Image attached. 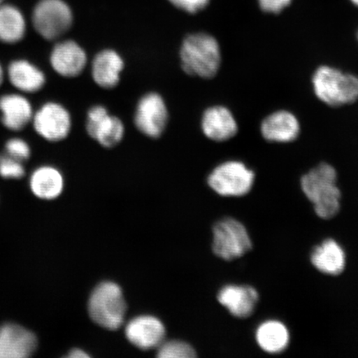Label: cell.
<instances>
[{
  "label": "cell",
  "mask_w": 358,
  "mask_h": 358,
  "mask_svg": "<svg viewBox=\"0 0 358 358\" xmlns=\"http://www.w3.org/2000/svg\"><path fill=\"white\" fill-rule=\"evenodd\" d=\"M165 334L166 330L162 322L150 315L134 317L125 328L129 341L142 350L158 348L164 341Z\"/></svg>",
  "instance_id": "13"
},
{
  "label": "cell",
  "mask_w": 358,
  "mask_h": 358,
  "mask_svg": "<svg viewBox=\"0 0 358 358\" xmlns=\"http://www.w3.org/2000/svg\"><path fill=\"white\" fill-rule=\"evenodd\" d=\"M4 153L24 163L29 159L31 150L28 143L22 138H13L6 142Z\"/></svg>",
  "instance_id": "26"
},
{
  "label": "cell",
  "mask_w": 358,
  "mask_h": 358,
  "mask_svg": "<svg viewBox=\"0 0 358 358\" xmlns=\"http://www.w3.org/2000/svg\"><path fill=\"white\" fill-rule=\"evenodd\" d=\"M178 10L195 15L207 8L210 0H169Z\"/></svg>",
  "instance_id": "27"
},
{
  "label": "cell",
  "mask_w": 358,
  "mask_h": 358,
  "mask_svg": "<svg viewBox=\"0 0 358 358\" xmlns=\"http://www.w3.org/2000/svg\"><path fill=\"white\" fill-rule=\"evenodd\" d=\"M265 140L275 143L292 142L301 132V125L294 114L287 110H278L268 115L261 127Z\"/></svg>",
  "instance_id": "17"
},
{
  "label": "cell",
  "mask_w": 358,
  "mask_h": 358,
  "mask_svg": "<svg viewBox=\"0 0 358 358\" xmlns=\"http://www.w3.org/2000/svg\"><path fill=\"white\" fill-rule=\"evenodd\" d=\"M124 69V61L118 52L103 49L93 58L92 77L98 87L110 90L118 86Z\"/></svg>",
  "instance_id": "16"
},
{
  "label": "cell",
  "mask_w": 358,
  "mask_h": 358,
  "mask_svg": "<svg viewBox=\"0 0 358 358\" xmlns=\"http://www.w3.org/2000/svg\"><path fill=\"white\" fill-rule=\"evenodd\" d=\"M248 229L235 218L227 217L213 227V252L224 261L238 259L252 249Z\"/></svg>",
  "instance_id": "5"
},
{
  "label": "cell",
  "mask_w": 358,
  "mask_h": 358,
  "mask_svg": "<svg viewBox=\"0 0 358 358\" xmlns=\"http://www.w3.org/2000/svg\"><path fill=\"white\" fill-rule=\"evenodd\" d=\"M34 127L38 136L48 141L65 140L73 127V120L66 107L57 102H47L33 117Z\"/></svg>",
  "instance_id": "10"
},
{
  "label": "cell",
  "mask_w": 358,
  "mask_h": 358,
  "mask_svg": "<svg viewBox=\"0 0 358 358\" xmlns=\"http://www.w3.org/2000/svg\"><path fill=\"white\" fill-rule=\"evenodd\" d=\"M64 180L59 170L52 166H42L35 170L30 178V189L38 198L55 199L64 190Z\"/></svg>",
  "instance_id": "21"
},
{
  "label": "cell",
  "mask_w": 358,
  "mask_h": 358,
  "mask_svg": "<svg viewBox=\"0 0 358 358\" xmlns=\"http://www.w3.org/2000/svg\"><path fill=\"white\" fill-rule=\"evenodd\" d=\"M287 327L278 320H267L258 327L256 340L264 352L275 355L284 352L289 343Z\"/></svg>",
  "instance_id": "22"
},
{
  "label": "cell",
  "mask_w": 358,
  "mask_h": 358,
  "mask_svg": "<svg viewBox=\"0 0 358 358\" xmlns=\"http://www.w3.org/2000/svg\"><path fill=\"white\" fill-rule=\"evenodd\" d=\"M169 122V110L162 96L157 92L145 94L138 100L134 124L148 138H158L164 133Z\"/></svg>",
  "instance_id": "8"
},
{
  "label": "cell",
  "mask_w": 358,
  "mask_h": 358,
  "mask_svg": "<svg viewBox=\"0 0 358 358\" xmlns=\"http://www.w3.org/2000/svg\"><path fill=\"white\" fill-rule=\"evenodd\" d=\"M258 2L264 12L279 13L288 7L292 0H258Z\"/></svg>",
  "instance_id": "28"
},
{
  "label": "cell",
  "mask_w": 358,
  "mask_h": 358,
  "mask_svg": "<svg viewBox=\"0 0 358 358\" xmlns=\"http://www.w3.org/2000/svg\"><path fill=\"white\" fill-rule=\"evenodd\" d=\"M310 261L323 274L338 275L345 270L346 254L338 241L329 238L313 250Z\"/></svg>",
  "instance_id": "19"
},
{
  "label": "cell",
  "mask_w": 358,
  "mask_h": 358,
  "mask_svg": "<svg viewBox=\"0 0 358 358\" xmlns=\"http://www.w3.org/2000/svg\"><path fill=\"white\" fill-rule=\"evenodd\" d=\"M8 78L19 91L35 93L46 83V77L41 69L27 60L13 61L8 67Z\"/></svg>",
  "instance_id": "20"
},
{
  "label": "cell",
  "mask_w": 358,
  "mask_h": 358,
  "mask_svg": "<svg viewBox=\"0 0 358 358\" xmlns=\"http://www.w3.org/2000/svg\"><path fill=\"white\" fill-rule=\"evenodd\" d=\"M26 34V21L22 13L11 4L0 6V42L15 44Z\"/></svg>",
  "instance_id": "23"
},
{
  "label": "cell",
  "mask_w": 358,
  "mask_h": 358,
  "mask_svg": "<svg viewBox=\"0 0 358 358\" xmlns=\"http://www.w3.org/2000/svg\"><path fill=\"white\" fill-rule=\"evenodd\" d=\"M258 291L250 285H228L219 291L217 301L237 319H248L256 310Z\"/></svg>",
  "instance_id": "14"
},
{
  "label": "cell",
  "mask_w": 358,
  "mask_h": 358,
  "mask_svg": "<svg viewBox=\"0 0 358 358\" xmlns=\"http://www.w3.org/2000/svg\"><path fill=\"white\" fill-rule=\"evenodd\" d=\"M201 129L209 140L224 142L236 136L238 131V125L229 109L222 106H215L203 112Z\"/></svg>",
  "instance_id": "15"
},
{
  "label": "cell",
  "mask_w": 358,
  "mask_h": 358,
  "mask_svg": "<svg viewBox=\"0 0 358 358\" xmlns=\"http://www.w3.org/2000/svg\"><path fill=\"white\" fill-rule=\"evenodd\" d=\"M338 173L327 163H321L301 178L303 194L311 201L317 216L329 220L341 208V191L337 185Z\"/></svg>",
  "instance_id": "1"
},
{
  "label": "cell",
  "mask_w": 358,
  "mask_h": 358,
  "mask_svg": "<svg viewBox=\"0 0 358 358\" xmlns=\"http://www.w3.org/2000/svg\"><path fill=\"white\" fill-rule=\"evenodd\" d=\"M0 112L3 127L13 131H21L34 117L32 105L20 94L0 96Z\"/></svg>",
  "instance_id": "18"
},
{
  "label": "cell",
  "mask_w": 358,
  "mask_h": 358,
  "mask_svg": "<svg viewBox=\"0 0 358 358\" xmlns=\"http://www.w3.org/2000/svg\"><path fill=\"white\" fill-rule=\"evenodd\" d=\"M37 33L48 41L59 39L73 24V13L64 0H40L32 17Z\"/></svg>",
  "instance_id": "6"
},
{
  "label": "cell",
  "mask_w": 358,
  "mask_h": 358,
  "mask_svg": "<svg viewBox=\"0 0 358 358\" xmlns=\"http://www.w3.org/2000/svg\"><path fill=\"white\" fill-rule=\"evenodd\" d=\"M313 91L326 105L338 107L358 101V77L334 67L322 66L312 79Z\"/></svg>",
  "instance_id": "3"
},
{
  "label": "cell",
  "mask_w": 358,
  "mask_h": 358,
  "mask_svg": "<svg viewBox=\"0 0 358 358\" xmlns=\"http://www.w3.org/2000/svg\"><path fill=\"white\" fill-rule=\"evenodd\" d=\"M67 357L71 358H83V357H89L90 356L87 355L86 352L83 350H80V349H73L69 352V355Z\"/></svg>",
  "instance_id": "29"
},
{
  "label": "cell",
  "mask_w": 358,
  "mask_h": 358,
  "mask_svg": "<svg viewBox=\"0 0 358 358\" xmlns=\"http://www.w3.org/2000/svg\"><path fill=\"white\" fill-rule=\"evenodd\" d=\"M25 176L22 162L6 153L0 155V176L7 179H20Z\"/></svg>",
  "instance_id": "25"
},
{
  "label": "cell",
  "mask_w": 358,
  "mask_h": 358,
  "mask_svg": "<svg viewBox=\"0 0 358 358\" xmlns=\"http://www.w3.org/2000/svg\"><path fill=\"white\" fill-rule=\"evenodd\" d=\"M87 133L101 146L111 149L122 141L125 128L122 120L112 115L104 106H93L89 109L86 123Z\"/></svg>",
  "instance_id": "9"
},
{
  "label": "cell",
  "mask_w": 358,
  "mask_h": 358,
  "mask_svg": "<svg viewBox=\"0 0 358 358\" xmlns=\"http://www.w3.org/2000/svg\"><path fill=\"white\" fill-rule=\"evenodd\" d=\"M179 57L181 69L186 74L191 77L211 79L220 69V45L213 36L208 34H192L183 39Z\"/></svg>",
  "instance_id": "2"
},
{
  "label": "cell",
  "mask_w": 358,
  "mask_h": 358,
  "mask_svg": "<svg viewBox=\"0 0 358 358\" xmlns=\"http://www.w3.org/2000/svg\"><path fill=\"white\" fill-rule=\"evenodd\" d=\"M157 357L160 358H194L196 352L189 343L178 340L162 343L158 347Z\"/></svg>",
  "instance_id": "24"
},
{
  "label": "cell",
  "mask_w": 358,
  "mask_h": 358,
  "mask_svg": "<svg viewBox=\"0 0 358 358\" xmlns=\"http://www.w3.org/2000/svg\"><path fill=\"white\" fill-rule=\"evenodd\" d=\"M125 312L127 303L117 284L102 282L94 289L88 301L89 315L94 323L106 329H118L124 323Z\"/></svg>",
  "instance_id": "4"
},
{
  "label": "cell",
  "mask_w": 358,
  "mask_h": 358,
  "mask_svg": "<svg viewBox=\"0 0 358 358\" xmlns=\"http://www.w3.org/2000/svg\"><path fill=\"white\" fill-rule=\"evenodd\" d=\"M87 61L86 51L73 40L57 43L50 55L52 69L66 78H77L82 74L86 69Z\"/></svg>",
  "instance_id": "11"
},
{
  "label": "cell",
  "mask_w": 358,
  "mask_h": 358,
  "mask_svg": "<svg viewBox=\"0 0 358 358\" xmlns=\"http://www.w3.org/2000/svg\"><path fill=\"white\" fill-rule=\"evenodd\" d=\"M3 1V0H0V3H1Z\"/></svg>",
  "instance_id": "32"
},
{
  "label": "cell",
  "mask_w": 358,
  "mask_h": 358,
  "mask_svg": "<svg viewBox=\"0 0 358 358\" xmlns=\"http://www.w3.org/2000/svg\"><path fill=\"white\" fill-rule=\"evenodd\" d=\"M37 346V337L24 327L7 324L0 328V358L28 357Z\"/></svg>",
  "instance_id": "12"
},
{
  "label": "cell",
  "mask_w": 358,
  "mask_h": 358,
  "mask_svg": "<svg viewBox=\"0 0 358 358\" xmlns=\"http://www.w3.org/2000/svg\"><path fill=\"white\" fill-rule=\"evenodd\" d=\"M353 4H355L356 6L358 7V0H351Z\"/></svg>",
  "instance_id": "31"
},
{
  "label": "cell",
  "mask_w": 358,
  "mask_h": 358,
  "mask_svg": "<svg viewBox=\"0 0 358 358\" xmlns=\"http://www.w3.org/2000/svg\"><path fill=\"white\" fill-rule=\"evenodd\" d=\"M254 182L252 170L236 160L219 164L208 178L209 187L223 196H245L252 190Z\"/></svg>",
  "instance_id": "7"
},
{
  "label": "cell",
  "mask_w": 358,
  "mask_h": 358,
  "mask_svg": "<svg viewBox=\"0 0 358 358\" xmlns=\"http://www.w3.org/2000/svg\"><path fill=\"white\" fill-rule=\"evenodd\" d=\"M4 80V71L3 69V66L0 64V87L2 86Z\"/></svg>",
  "instance_id": "30"
}]
</instances>
